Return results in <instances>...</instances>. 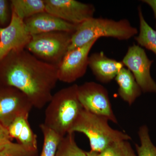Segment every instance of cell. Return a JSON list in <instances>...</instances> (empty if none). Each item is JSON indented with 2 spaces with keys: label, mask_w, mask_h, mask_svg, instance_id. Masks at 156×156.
Here are the masks:
<instances>
[{
  "label": "cell",
  "mask_w": 156,
  "mask_h": 156,
  "mask_svg": "<svg viewBox=\"0 0 156 156\" xmlns=\"http://www.w3.org/2000/svg\"><path fill=\"white\" fill-rule=\"evenodd\" d=\"M58 80L57 65L42 61L25 49L12 51L0 62L1 83L22 92L37 108L50 102Z\"/></svg>",
  "instance_id": "1"
},
{
  "label": "cell",
  "mask_w": 156,
  "mask_h": 156,
  "mask_svg": "<svg viewBox=\"0 0 156 156\" xmlns=\"http://www.w3.org/2000/svg\"><path fill=\"white\" fill-rule=\"evenodd\" d=\"M77 84L60 89L53 95L45 112V126L60 136L69 133L83 107L79 99Z\"/></svg>",
  "instance_id": "2"
},
{
  "label": "cell",
  "mask_w": 156,
  "mask_h": 156,
  "mask_svg": "<svg viewBox=\"0 0 156 156\" xmlns=\"http://www.w3.org/2000/svg\"><path fill=\"white\" fill-rule=\"evenodd\" d=\"M138 33L128 20H119L108 18L92 17L77 26L73 33L69 50L84 46L94 39L112 37L120 41H127Z\"/></svg>",
  "instance_id": "3"
},
{
  "label": "cell",
  "mask_w": 156,
  "mask_h": 156,
  "mask_svg": "<svg viewBox=\"0 0 156 156\" xmlns=\"http://www.w3.org/2000/svg\"><path fill=\"white\" fill-rule=\"evenodd\" d=\"M109 120L83 108L69 133L80 132L89 139L91 151L100 153L113 143L131 139V136L110 127Z\"/></svg>",
  "instance_id": "4"
},
{
  "label": "cell",
  "mask_w": 156,
  "mask_h": 156,
  "mask_svg": "<svg viewBox=\"0 0 156 156\" xmlns=\"http://www.w3.org/2000/svg\"><path fill=\"white\" fill-rule=\"evenodd\" d=\"M73 34L56 31L33 35L25 49L42 61L58 66L68 51Z\"/></svg>",
  "instance_id": "5"
},
{
  "label": "cell",
  "mask_w": 156,
  "mask_h": 156,
  "mask_svg": "<svg viewBox=\"0 0 156 156\" xmlns=\"http://www.w3.org/2000/svg\"><path fill=\"white\" fill-rule=\"evenodd\" d=\"M78 95L84 109L118 123L112 108L108 91L102 85L94 82L78 85Z\"/></svg>",
  "instance_id": "6"
},
{
  "label": "cell",
  "mask_w": 156,
  "mask_h": 156,
  "mask_svg": "<svg viewBox=\"0 0 156 156\" xmlns=\"http://www.w3.org/2000/svg\"><path fill=\"white\" fill-rule=\"evenodd\" d=\"M122 62L132 73L142 92L156 93V83L151 74L153 61L142 48L135 44L129 47Z\"/></svg>",
  "instance_id": "7"
},
{
  "label": "cell",
  "mask_w": 156,
  "mask_h": 156,
  "mask_svg": "<svg viewBox=\"0 0 156 156\" xmlns=\"http://www.w3.org/2000/svg\"><path fill=\"white\" fill-rule=\"evenodd\" d=\"M3 86L0 87V123L8 128L18 117H28L33 105L18 89Z\"/></svg>",
  "instance_id": "8"
},
{
  "label": "cell",
  "mask_w": 156,
  "mask_h": 156,
  "mask_svg": "<svg viewBox=\"0 0 156 156\" xmlns=\"http://www.w3.org/2000/svg\"><path fill=\"white\" fill-rule=\"evenodd\" d=\"M98 39L67 51L57 66L58 80L72 83L85 75L88 67L89 53Z\"/></svg>",
  "instance_id": "9"
},
{
  "label": "cell",
  "mask_w": 156,
  "mask_h": 156,
  "mask_svg": "<svg viewBox=\"0 0 156 156\" xmlns=\"http://www.w3.org/2000/svg\"><path fill=\"white\" fill-rule=\"evenodd\" d=\"M45 11L66 22L78 25L94 17L95 7L76 0H44Z\"/></svg>",
  "instance_id": "10"
},
{
  "label": "cell",
  "mask_w": 156,
  "mask_h": 156,
  "mask_svg": "<svg viewBox=\"0 0 156 156\" xmlns=\"http://www.w3.org/2000/svg\"><path fill=\"white\" fill-rule=\"evenodd\" d=\"M31 38L24 20L11 11L9 25L0 28V62L12 51L25 49Z\"/></svg>",
  "instance_id": "11"
},
{
  "label": "cell",
  "mask_w": 156,
  "mask_h": 156,
  "mask_svg": "<svg viewBox=\"0 0 156 156\" xmlns=\"http://www.w3.org/2000/svg\"><path fill=\"white\" fill-rule=\"evenodd\" d=\"M26 28L31 36L61 31L73 33L78 25L72 24L44 11L24 20Z\"/></svg>",
  "instance_id": "12"
},
{
  "label": "cell",
  "mask_w": 156,
  "mask_h": 156,
  "mask_svg": "<svg viewBox=\"0 0 156 156\" xmlns=\"http://www.w3.org/2000/svg\"><path fill=\"white\" fill-rule=\"evenodd\" d=\"M88 67L96 80L103 83H108L115 79L124 65L122 61L108 58L103 52H100L89 56Z\"/></svg>",
  "instance_id": "13"
},
{
  "label": "cell",
  "mask_w": 156,
  "mask_h": 156,
  "mask_svg": "<svg viewBox=\"0 0 156 156\" xmlns=\"http://www.w3.org/2000/svg\"><path fill=\"white\" fill-rule=\"evenodd\" d=\"M114 80L119 86V96L129 105H132L142 92L132 73L123 67Z\"/></svg>",
  "instance_id": "14"
},
{
  "label": "cell",
  "mask_w": 156,
  "mask_h": 156,
  "mask_svg": "<svg viewBox=\"0 0 156 156\" xmlns=\"http://www.w3.org/2000/svg\"><path fill=\"white\" fill-rule=\"evenodd\" d=\"M11 11L23 20L45 11L44 0H12Z\"/></svg>",
  "instance_id": "15"
},
{
  "label": "cell",
  "mask_w": 156,
  "mask_h": 156,
  "mask_svg": "<svg viewBox=\"0 0 156 156\" xmlns=\"http://www.w3.org/2000/svg\"><path fill=\"white\" fill-rule=\"evenodd\" d=\"M140 22L139 33L135 39L141 47L152 51L156 55V30L148 24L143 14L141 8L138 9Z\"/></svg>",
  "instance_id": "16"
},
{
  "label": "cell",
  "mask_w": 156,
  "mask_h": 156,
  "mask_svg": "<svg viewBox=\"0 0 156 156\" xmlns=\"http://www.w3.org/2000/svg\"><path fill=\"white\" fill-rule=\"evenodd\" d=\"M40 128L44 136V143L41 156H55L62 136L41 124Z\"/></svg>",
  "instance_id": "17"
},
{
  "label": "cell",
  "mask_w": 156,
  "mask_h": 156,
  "mask_svg": "<svg viewBox=\"0 0 156 156\" xmlns=\"http://www.w3.org/2000/svg\"><path fill=\"white\" fill-rule=\"evenodd\" d=\"M74 134L69 133L62 138L55 156H87L76 143Z\"/></svg>",
  "instance_id": "18"
},
{
  "label": "cell",
  "mask_w": 156,
  "mask_h": 156,
  "mask_svg": "<svg viewBox=\"0 0 156 156\" xmlns=\"http://www.w3.org/2000/svg\"><path fill=\"white\" fill-rule=\"evenodd\" d=\"M138 136L140 144H135L137 156H156V147L151 139L149 131L146 125L139 128Z\"/></svg>",
  "instance_id": "19"
},
{
  "label": "cell",
  "mask_w": 156,
  "mask_h": 156,
  "mask_svg": "<svg viewBox=\"0 0 156 156\" xmlns=\"http://www.w3.org/2000/svg\"><path fill=\"white\" fill-rule=\"evenodd\" d=\"M98 156H137L129 140H123L113 143Z\"/></svg>",
  "instance_id": "20"
},
{
  "label": "cell",
  "mask_w": 156,
  "mask_h": 156,
  "mask_svg": "<svg viewBox=\"0 0 156 156\" xmlns=\"http://www.w3.org/2000/svg\"><path fill=\"white\" fill-rule=\"evenodd\" d=\"M17 140L18 143L22 145L27 150L37 152V136L32 130L28 121L25 123Z\"/></svg>",
  "instance_id": "21"
},
{
  "label": "cell",
  "mask_w": 156,
  "mask_h": 156,
  "mask_svg": "<svg viewBox=\"0 0 156 156\" xmlns=\"http://www.w3.org/2000/svg\"><path fill=\"white\" fill-rule=\"evenodd\" d=\"M36 153L27 150L18 143L11 141L0 150V156H35Z\"/></svg>",
  "instance_id": "22"
},
{
  "label": "cell",
  "mask_w": 156,
  "mask_h": 156,
  "mask_svg": "<svg viewBox=\"0 0 156 156\" xmlns=\"http://www.w3.org/2000/svg\"><path fill=\"white\" fill-rule=\"evenodd\" d=\"M28 121V117H20L11 123L8 130L11 138L18 139L25 123Z\"/></svg>",
  "instance_id": "23"
},
{
  "label": "cell",
  "mask_w": 156,
  "mask_h": 156,
  "mask_svg": "<svg viewBox=\"0 0 156 156\" xmlns=\"http://www.w3.org/2000/svg\"><path fill=\"white\" fill-rule=\"evenodd\" d=\"M9 20V2L6 0H0V23L4 25Z\"/></svg>",
  "instance_id": "24"
},
{
  "label": "cell",
  "mask_w": 156,
  "mask_h": 156,
  "mask_svg": "<svg viewBox=\"0 0 156 156\" xmlns=\"http://www.w3.org/2000/svg\"><path fill=\"white\" fill-rule=\"evenodd\" d=\"M11 139L8 128L0 123V150L11 142Z\"/></svg>",
  "instance_id": "25"
},
{
  "label": "cell",
  "mask_w": 156,
  "mask_h": 156,
  "mask_svg": "<svg viewBox=\"0 0 156 156\" xmlns=\"http://www.w3.org/2000/svg\"><path fill=\"white\" fill-rule=\"evenodd\" d=\"M142 2L147 4L152 9L156 21V0H144Z\"/></svg>",
  "instance_id": "26"
},
{
  "label": "cell",
  "mask_w": 156,
  "mask_h": 156,
  "mask_svg": "<svg viewBox=\"0 0 156 156\" xmlns=\"http://www.w3.org/2000/svg\"><path fill=\"white\" fill-rule=\"evenodd\" d=\"M98 153L91 150L87 152V156H98Z\"/></svg>",
  "instance_id": "27"
}]
</instances>
